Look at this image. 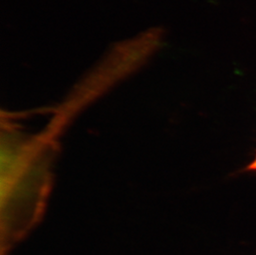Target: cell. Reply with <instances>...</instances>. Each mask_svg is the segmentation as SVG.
<instances>
[{"instance_id": "6da1fadb", "label": "cell", "mask_w": 256, "mask_h": 255, "mask_svg": "<svg viewBox=\"0 0 256 255\" xmlns=\"http://www.w3.org/2000/svg\"><path fill=\"white\" fill-rule=\"evenodd\" d=\"M2 154L0 254L8 255L36 226L48 195L46 161L41 142L20 140Z\"/></svg>"}, {"instance_id": "7a4b0ae2", "label": "cell", "mask_w": 256, "mask_h": 255, "mask_svg": "<svg viewBox=\"0 0 256 255\" xmlns=\"http://www.w3.org/2000/svg\"><path fill=\"white\" fill-rule=\"evenodd\" d=\"M240 174H256V148L252 161L240 172Z\"/></svg>"}]
</instances>
